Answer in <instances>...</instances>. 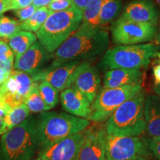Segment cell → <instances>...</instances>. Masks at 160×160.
I'll return each instance as SVG.
<instances>
[{"instance_id":"cell-1","label":"cell","mask_w":160,"mask_h":160,"mask_svg":"<svg viewBox=\"0 0 160 160\" xmlns=\"http://www.w3.org/2000/svg\"><path fill=\"white\" fill-rule=\"evenodd\" d=\"M108 45L109 35L106 30L82 23L57 49L49 68L95 57L105 52Z\"/></svg>"},{"instance_id":"cell-2","label":"cell","mask_w":160,"mask_h":160,"mask_svg":"<svg viewBox=\"0 0 160 160\" xmlns=\"http://www.w3.org/2000/svg\"><path fill=\"white\" fill-rule=\"evenodd\" d=\"M89 120L65 113L44 112L37 117L38 151L47 149L66 137L85 131Z\"/></svg>"},{"instance_id":"cell-3","label":"cell","mask_w":160,"mask_h":160,"mask_svg":"<svg viewBox=\"0 0 160 160\" xmlns=\"http://www.w3.org/2000/svg\"><path fill=\"white\" fill-rule=\"evenodd\" d=\"M145 95L143 89L122 104L105 125L108 135L139 137L145 131L144 114Z\"/></svg>"},{"instance_id":"cell-4","label":"cell","mask_w":160,"mask_h":160,"mask_svg":"<svg viewBox=\"0 0 160 160\" xmlns=\"http://www.w3.org/2000/svg\"><path fill=\"white\" fill-rule=\"evenodd\" d=\"M82 21V11L76 6L62 11L53 12L36 33L37 39L52 53L77 30Z\"/></svg>"},{"instance_id":"cell-5","label":"cell","mask_w":160,"mask_h":160,"mask_svg":"<svg viewBox=\"0 0 160 160\" xmlns=\"http://www.w3.org/2000/svg\"><path fill=\"white\" fill-rule=\"evenodd\" d=\"M37 151V117H28L0 141V160H31Z\"/></svg>"},{"instance_id":"cell-6","label":"cell","mask_w":160,"mask_h":160,"mask_svg":"<svg viewBox=\"0 0 160 160\" xmlns=\"http://www.w3.org/2000/svg\"><path fill=\"white\" fill-rule=\"evenodd\" d=\"M158 47L152 43L118 45L108 49L101 65L105 69H137L145 68L158 53Z\"/></svg>"},{"instance_id":"cell-7","label":"cell","mask_w":160,"mask_h":160,"mask_svg":"<svg viewBox=\"0 0 160 160\" xmlns=\"http://www.w3.org/2000/svg\"><path fill=\"white\" fill-rule=\"evenodd\" d=\"M142 89L140 84L124 85L115 88H103L91 105L89 119L95 122L105 121L122 104Z\"/></svg>"},{"instance_id":"cell-8","label":"cell","mask_w":160,"mask_h":160,"mask_svg":"<svg viewBox=\"0 0 160 160\" xmlns=\"http://www.w3.org/2000/svg\"><path fill=\"white\" fill-rule=\"evenodd\" d=\"M106 160H141L151 159L146 139L106 134Z\"/></svg>"},{"instance_id":"cell-9","label":"cell","mask_w":160,"mask_h":160,"mask_svg":"<svg viewBox=\"0 0 160 160\" xmlns=\"http://www.w3.org/2000/svg\"><path fill=\"white\" fill-rule=\"evenodd\" d=\"M157 25L141 23L120 17L113 23V41L117 45H131L151 41L157 35Z\"/></svg>"},{"instance_id":"cell-10","label":"cell","mask_w":160,"mask_h":160,"mask_svg":"<svg viewBox=\"0 0 160 160\" xmlns=\"http://www.w3.org/2000/svg\"><path fill=\"white\" fill-rule=\"evenodd\" d=\"M34 82L28 73L13 70L8 79L0 86L2 97L11 108L24 103Z\"/></svg>"},{"instance_id":"cell-11","label":"cell","mask_w":160,"mask_h":160,"mask_svg":"<svg viewBox=\"0 0 160 160\" xmlns=\"http://www.w3.org/2000/svg\"><path fill=\"white\" fill-rule=\"evenodd\" d=\"M85 138V130L66 137L39 152L38 160H79L80 150Z\"/></svg>"},{"instance_id":"cell-12","label":"cell","mask_w":160,"mask_h":160,"mask_svg":"<svg viewBox=\"0 0 160 160\" xmlns=\"http://www.w3.org/2000/svg\"><path fill=\"white\" fill-rule=\"evenodd\" d=\"M101 77L95 67L85 62L77 65L72 77L71 87L81 92L91 104L99 93Z\"/></svg>"},{"instance_id":"cell-13","label":"cell","mask_w":160,"mask_h":160,"mask_svg":"<svg viewBox=\"0 0 160 160\" xmlns=\"http://www.w3.org/2000/svg\"><path fill=\"white\" fill-rule=\"evenodd\" d=\"M79 61H72L54 68L42 69L31 76L36 82L46 81L55 88L58 91H62L71 85L73 74Z\"/></svg>"},{"instance_id":"cell-14","label":"cell","mask_w":160,"mask_h":160,"mask_svg":"<svg viewBox=\"0 0 160 160\" xmlns=\"http://www.w3.org/2000/svg\"><path fill=\"white\" fill-rule=\"evenodd\" d=\"M105 128L93 126L85 131L79 160H106Z\"/></svg>"},{"instance_id":"cell-15","label":"cell","mask_w":160,"mask_h":160,"mask_svg":"<svg viewBox=\"0 0 160 160\" xmlns=\"http://www.w3.org/2000/svg\"><path fill=\"white\" fill-rule=\"evenodd\" d=\"M53 56L42 46L39 42L33 43L22 55L15 59L13 68L33 76L42 70L43 66Z\"/></svg>"},{"instance_id":"cell-16","label":"cell","mask_w":160,"mask_h":160,"mask_svg":"<svg viewBox=\"0 0 160 160\" xmlns=\"http://www.w3.org/2000/svg\"><path fill=\"white\" fill-rule=\"evenodd\" d=\"M61 104L64 111L75 117L88 119L91 113V103L81 92L70 87L62 91Z\"/></svg>"},{"instance_id":"cell-17","label":"cell","mask_w":160,"mask_h":160,"mask_svg":"<svg viewBox=\"0 0 160 160\" xmlns=\"http://www.w3.org/2000/svg\"><path fill=\"white\" fill-rule=\"evenodd\" d=\"M121 17L137 22L157 25L159 13L151 0H133L126 5Z\"/></svg>"},{"instance_id":"cell-18","label":"cell","mask_w":160,"mask_h":160,"mask_svg":"<svg viewBox=\"0 0 160 160\" xmlns=\"http://www.w3.org/2000/svg\"><path fill=\"white\" fill-rule=\"evenodd\" d=\"M142 73L137 69H112L104 76L103 88H115L124 85L140 84Z\"/></svg>"},{"instance_id":"cell-19","label":"cell","mask_w":160,"mask_h":160,"mask_svg":"<svg viewBox=\"0 0 160 160\" xmlns=\"http://www.w3.org/2000/svg\"><path fill=\"white\" fill-rule=\"evenodd\" d=\"M145 131L151 137H160V97L148 96L145 100Z\"/></svg>"},{"instance_id":"cell-20","label":"cell","mask_w":160,"mask_h":160,"mask_svg":"<svg viewBox=\"0 0 160 160\" xmlns=\"http://www.w3.org/2000/svg\"><path fill=\"white\" fill-rule=\"evenodd\" d=\"M37 40V35L32 32L20 31L9 39L8 45L17 59L27 51Z\"/></svg>"},{"instance_id":"cell-21","label":"cell","mask_w":160,"mask_h":160,"mask_svg":"<svg viewBox=\"0 0 160 160\" xmlns=\"http://www.w3.org/2000/svg\"><path fill=\"white\" fill-rule=\"evenodd\" d=\"M30 115V111L25 103L12 108L11 111L3 118V126L0 131V135L19 125L27 119Z\"/></svg>"},{"instance_id":"cell-22","label":"cell","mask_w":160,"mask_h":160,"mask_svg":"<svg viewBox=\"0 0 160 160\" xmlns=\"http://www.w3.org/2000/svg\"><path fill=\"white\" fill-rule=\"evenodd\" d=\"M122 8V0H103L99 14V27L112 22L119 17Z\"/></svg>"},{"instance_id":"cell-23","label":"cell","mask_w":160,"mask_h":160,"mask_svg":"<svg viewBox=\"0 0 160 160\" xmlns=\"http://www.w3.org/2000/svg\"><path fill=\"white\" fill-rule=\"evenodd\" d=\"M52 13L53 12H52L48 7L37 8L29 19L22 22L21 29L32 33H37Z\"/></svg>"},{"instance_id":"cell-24","label":"cell","mask_w":160,"mask_h":160,"mask_svg":"<svg viewBox=\"0 0 160 160\" xmlns=\"http://www.w3.org/2000/svg\"><path fill=\"white\" fill-rule=\"evenodd\" d=\"M103 0H91L88 5L82 12V23L91 26L99 27V14Z\"/></svg>"},{"instance_id":"cell-25","label":"cell","mask_w":160,"mask_h":160,"mask_svg":"<svg viewBox=\"0 0 160 160\" xmlns=\"http://www.w3.org/2000/svg\"><path fill=\"white\" fill-rule=\"evenodd\" d=\"M24 103L28 107L29 111L32 113H42L45 111H48L38 90V82H36L26 97Z\"/></svg>"},{"instance_id":"cell-26","label":"cell","mask_w":160,"mask_h":160,"mask_svg":"<svg viewBox=\"0 0 160 160\" xmlns=\"http://www.w3.org/2000/svg\"><path fill=\"white\" fill-rule=\"evenodd\" d=\"M39 82L38 90L48 109L53 108L59 102V91L48 82L41 81Z\"/></svg>"},{"instance_id":"cell-27","label":"cell","mask_w":160,"mask_h":160,"mask_svg":"<svg viewBox=\"0 0 160 160\" xmlns=\"http://www.w3.org/2000/svg\"><path fill=\"white\" fill-rule=\"evenodd\" d=\"M21 22L5 16L0 17V38L10 39L21 31Z\"/></svg>"},{"instance_id":"cell-28","label":"cell","mask_w":160,"mask_h":160,"mask_svg":"<svg viewBox=\"0 0 160 160\" xmlns=\"http://www.w3.org/2000/svg\"><path fill=\"white\" fill-rule=\"evenodd\" d=\"M14 54L8 44L0 40V68L11 73L13 71Z\"/></svg>"},{"instance_id":"cell-29","label":"cell","mask_w":160,"mask_h":160,"mask_svg":"<svg viewBox=\"0 0 160 160\" xmlns=\"http://www.w3.org/2000/svg\"><path fill=\"white\" fill-rule=\"evenodd\" d=\"M74 6L73 0H53L48 5V8L52 12L62 11Z\"/></svg>"},{"instance_id":"cell-30","label":"cell","mask_w":160,"mask_h":160,"mask_svg":"<svg viewBox=\"0 0 160 160\" xmlns=\"http://www.w3.org/2000/svg\"><path fill=\"white\" fill-rule=\"evenodd\" d=\"M37 8L31 4V5L27 6V7L23 8L14 10L13 13H14L16 17L19 19V22H24L29 19L34 13V12L37 11Z\"/></svg>"},{"instance_id":"cell-31","label":"cell","mask_w":160,"mask_h":160,"mask_svg":"<svg viewBox=\"0 0 160 160\" xmlns=\"http://www.w3.org/2000/svg\"><path fill=\"white\" fill-rule=\"evenodd\" d=\"M146 141L151 154L158 160H160V137H151L146 139Z\"/></svg>"},{"instance_id":"cell-32","label":"cell","mask_w":160,"mask_h":160,"mask_svg":"<svg viewBox=\"0 0 160 160\" xmlns=\"http://www.w3.org/2000/svg\"><path fill=\"white\" fill-rule=\"evenodd\" d=\"M33 0H12V5H13V10H18L23 8L31 5Z\"/></svg>"},{"instance_id":"cell-33","label":"cell","mask_w":160,"mask_h":160,"mask_svg":"<svg viewBox=\"0 0 160 160\" xmlns=\"http://www.w3.org/2000/svg\"><path fill=\"white\" fill-rule=\"evenodd\" d=\"M13 10L12 0H0V17L5 12Z\"/></svg>"},{"instance_id":"cell-34","label":"cell","mask_w":160,"mask_h":160,"mask_svg":"<svg viewBox=\"0 0 160 160\" xmlns=\"http://www.w3.org/2000/svg\"><path fill=\"white\" fill-rule=\"evenodd\" d=\"M12 108L8 104L6 103L4 99L0 96V117L3 118L5 117L8 112L11 111Z\"/></svg>"},{"instance_id":"cell-35","label":"cell","mask_w":160,"mask_h":160,"mask_svg":"<svg viewBox=\"0 0 160 160\" xmlns=\"http://www.w3.org/2000/svg\"><path fill=\"white\" fill-rule=\"evenodd\" d=\"M90 1L91 0H73L74 6L82 12L86 8V7L88 5Z\"/></svg>"},{"instance_id":"cell-36","label":"cell","mask_w":160,"mask_h":160,"mask_svg":"<svg viewBox=\"0 0 160 160\" xmlns=\"http://www.w3.org/2000/svg\"><path fill=\"white\" fill-rule=\"evenodd\" d=\"M153 79H154V85H160V65H157L153 68Z\"/></svg>"},{"instance_id":"cell-37","label":"cell","mask_w":160,"mask_h":160,"mask_svg":"<svg viewBox=\"0 0 160 160\" xmlns=\"http://www.w3.org/2000/svg\"><path fill=\"white\" fill-rule=\"evenodd\" d=\"M53 0H33L32 5H34L37 8H40L47 7Z\"/></svg>"},{"instance_id":"cell-38","label":"cell","mask_w":160,"mask_h":160,"mask_svg":"<svg viewBox=\"0 0 160 160\" xmlns=\"http://www.w3.org/2000/svg\"><path fill=\"white\" fill-rule=\"evenodd\" d=\"M10 74H11V73L5 71V70H3L2 68H0V86L2 85L6 80L8 79V78L9 77Z\"/></svg>"},{"instance_id":"cell-39","label":"cell","mask_w":160,"mask_h":160,"mask_svg":"<svg viewBox=\"0 0 160 160\" xmlns=\"http://www.w3.org/2000/svg\"><path fill=\"white\" fill-rule=\"evenodd\" d=\"M154 92L160 97V85L154 86Z\"/></svg>"},{"instance_id":"cell-40","label":"cell","mask_w":160,"mask_h":160,"mask_svg":"<svg viewBox=\"0 0 160 160\" xmlns=\"http://www.w3.org/2000/svg\"><path fill=\"white\" fill-rule=\"evenodd\" d=\"M2 126H3V119L0 117V131H1Z\"/></svg>"},{"instance_id":"cell-41","label":"cell","mask_w":160,"mask_h":160,"mask_svg":"<svg viewBox=\"0 0 160 160\" xmlns=\"http://www.w3.org/2000/svg\"><path fill=\"white\" fill-rule=\"evenodd\" d=\"M153 1H154L157 5H159L160 6V0H153Z\"/></svg>"},{"instance_id":"cell-42","label":"cell","mask_w":160,"mask_h":160,"mask_svg":"<svg viewBox=\"0 0 160 160\" xmlns=\"http://www.w3.org/2000/svg\"><path fill=\"white\" fill-rule=\"evenodd\" d=\"M157 56L158 57V58H159V62H160V53H157Z\"/></svg>"},{"instance_id":"cell-43","label":"cell","mask_w":160,"mask_h":160,"mask_svg":"<svg viewBox=\"0 0 160 160\" xmlns=\"http://www.w3.org/2000/svg\"><path fill=\"white\" fill-rule=\"evenodd\" d=\"M159 38L160 39V27H159Z\"/></svg>"},{"instance_id":"cell-44","label":"cell","mask_w":160,"mask_h":160,"mask_svg":"<svg viewBox=\"0 0 160 160\" xmlns=\"http://www.w3.org/2000/svg\"><path fill=\"white\" fill-rule=\"evenodd\" d=\"M141 160H152V159H151H151H141Z\"/></svg>"},{"instance_id":"cell-45","label":"cell","mask_w":160,"mask_h":160,"mask_svg":"<svg viewBox=\"0 0 160 160\" xmlns=\"http://www.w3.org/2000/svg\"><path fill=\"white\" fill-rule=\"evenodd\" d=\"M0 96H1V88H0Z\"/></svg>"},{"instance_id":"cell-46","label":"cell","mask_w":160,"mask_h":160,"mask_svg":"<svg viewBox=\"0 0 160 160\" xmlns=\"http://www.w3.org/2000/svg\"><path fill=\"white\" fill-rule=\"evenodd\" d=\"M37 160H38V159H37Z\"/></svg>"}]
</instances>
